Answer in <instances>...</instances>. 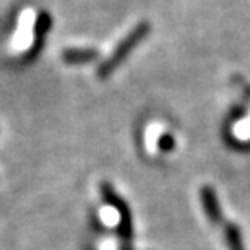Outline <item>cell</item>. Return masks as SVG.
I'll list each match as a JSON object with an SVG mask.
<instances>
[{
	"label": "cell",
	"instance_id": "6da1fadb",
	"mask_svg": "<svg viewBox=\"0 0 250 250\" xmlns=\"http://www.w3.org/2000/svg\"><path fill=\"white\" fill-rule=\"evenodd\" d=\"M145 34H148V24H145V23L138 24L137 28L132 29V33H130L128 36H125L124 41L119 44V47L112 52L111 59L101 65V68H99V77H107V75L124 61L125 56L137 46V42L142 41L145 38Z\"/></svg>",
	"mask_w": 250,
	"mask_h": 250
},
{
	"label": "cell",
	"instance_id": "7a4b0ae2",
	"mask_svg": "<svg viewBox=\"0 0 250 250\" xmlns=\"http://www.w3.org/2000/svg\"><path fill=\"white\" fill-rule=\"evenodd\" d=\"M101 197L104 203L116 208V211L119 213V232H121V236L124 239H130V236H132V214L128 211L127 203L114 192L112 186L107 182L101 184Z\"/></svg>",
	"mask_w": 250,
	"mask_h": 250
},
{
	"label": "cell",
	"instance_id": "3957f363",
	"mask_svg": "<svg viewBox=\"0 0 250 250\" xmlns=\"http://www.w3.org/2000/svg\"><path fill=\"white\" fill-rule=\"evenodd\" d=\"M200 197H202V205H203V209H205L207 218L213 224L221 223L223 216H221V208H219L216 192H214L209 186H205L202 188V192H200Z\"/></svg>",
	"mask_w": 250,
	"mask_h": 250
},
{
	"label": "cell",
	"instance_id": "277c9868",
	"mask_svg": "<svg viewBox=\"0 0 250 250\" xmlns=\"http://www.w3.org/2000/svg\"><path fill=\"white\" fill-rule=\"evenodd\" d=\"M224 237H226V244L229 250H246L244 249L241 231H239V228L234 223L224 224Z\"/></svg>",
	"mask_w": 250,
	"mask_h": 250
},
{
	"label": "cell",
	"instance_id": "5b68a950",
	"mask_svg": "<svg viewBox=\"0 0 250 250\" xmlns=\"http://www.w3.org/2000/svg\"><path fill=\"white\" fill-rule=\"evenodd\" d=\"M29 42H31V17L28 20V13H24V17L21 20V26H20V33L17 34V38H15V47L18 49H23L29 46Z\"/></svg>",
	"mask_w": 250,
	"mask_h": 250
},
{
	"label": "cell",
	"instance_id": "8992f818",
	"mask_svg": "<svg viewBox=\"0 0 250 250\" xmlns=\"http://www.w3.org/2000/svg\"><path fill=\"white\" fill-rule=\"evenodd\" d=\"M94 56H96V51H89V49H68L63 52V61L70 63H80L91 61Z\"/></svg>",
	"mask_w": 250,
	"mask_h": 250
},
{
	"label": "cell",
	"instance_id": "52a82bcc",
	"mask_svg": "<svg viewBox=\"0 0 250 250\" xmlns=\"http://www.w3.org/2000/svg\"><path fill=\"white\" fill-rule=\"evenodd\" d=\"M122 250H132V249H130V247H127V246H124V247H122Z\"/></svg>",
	"mask_w": 250,
	"mask_h": 250
}]
</instances>
